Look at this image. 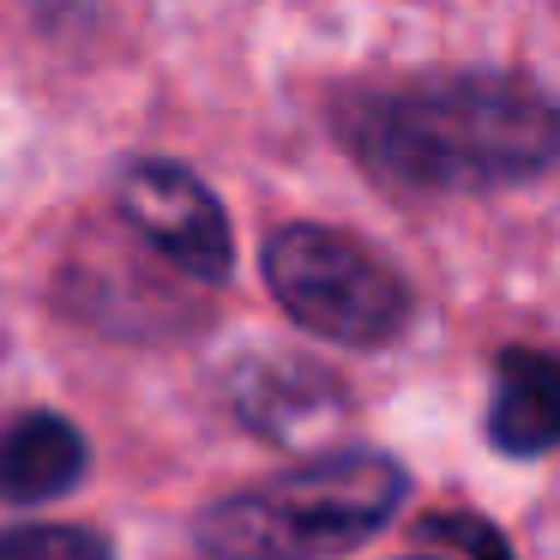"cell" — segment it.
Returning <instances> with one entry per match:
<instances>
[{
    "label": "cell",
    "mask_w": 560,
    "mask_h": 560,
    "mask_svg": "<svg viewBox=\"0 0 560 560\" xmlns=\"http://www.w3.org/2000/svg\"><path fill=\"white\" fill-rule=\"evenodd\" d=\"M362 170L416 194H482L555 163V109L530 79L440 73L410 85H355L331 109Z\"/></svg>",
    "instance_id": "1"
},
{
    "label": "cell",
    "mask_w": 560,
    "mask_h": 560,
    "mask_svg": "<svg viewBox=\"0 0 560 560\" xmlns=\"http://www.w3.org/2000/svg\"><path fill=\"white\" fill-rule=\"evenodd\" d=\"M404 470L386 452H326L199 512L194 536L211 560H338L392 524Z\"/></svg>",
    "instance_id": "2"
},
{
    "label": "cell",
    "mask_w": 560,
    "mask_h": 560,
    "mask_svg": "<svg viewBox=\"0 0 560 560\" xmlns=\"http://www.w3.org/2000/svg\"><path fill=\"white\" fill-rule=\"evenodd\" d=\"M266 283L295 326L343 350H380L410 326V283L368 242L331 223H283L266 235Z\"/></svg>",
    "instance_id": "3"
},
{
    "label": "cell",
    "mask_w": 560,
    "mask_h": 560,
    "mask_svg": "<svg viewBox=\"0 0 560 560\" xmlns=\"http://www.w3.org/2000/svg\"><path fill=\"white\" fill-rule=\"evenodd\" d=\"M121 211L187 278L199 283L230 278V259H235L230 218H223V206L211 199V187L194 170H182L170 158H133L121 170Z\"/></svg>",
    "instance_id": "4"
},
{
    "label": "cell",
    "mask_w": 560,
    "mask_h": 560,
    "mask_svg": "<svg viewBox=\"0 0 560 560\" xmlns=\"http://www.w3.org/2000/svg\"><path fill=\"white\" fill-rule=\"evenodd\" d=\"M230 404L259 440L302 446V440L326 434L338 422L343 392L314 362H295V355H247L230 374Z\"/></svg>",
    "instance_id": "5"
},
{
    "label": "cell",
    "mask_w": 560,
    "mask_h": 560,
    "mask_svg": "<svg viewBox=\"0 0 560 560\" xmlns=\"http://www.w3.org/2000/svg\"><path fill=\"white\" fill-rule=\"evenodd\" d=\"M85 476V434L55 410H31L0 434V500L43 506Z\"/></svg>",
    "instance_id": "6"
},
{
    "label": "cell",
    "mask_w": 560,
    "mask_h": 560,
    "mask_svg": "<svg viewBox=\"0 0 560 560\" xmlns=\"http://www.w3.org/2000/svg\"><path fill=\"white\" fill-rule=\"evenodd\" d=\"M488 440L506 458H542L560 440V386L542 350H506L488 404Z\"/></svg>",
    "instance_id": "7"
},
{
    "label": "cell",
    "mask_w": 560,
    "mask_h": 560,
    "mask_svg": "<svg viewBox=\"0 0 560 560\" xmlns=\"http://www.w3.org/2000/svg\"><path fill=\"white\" fill-rule=\"evenodd\" d=\"M0 560H115V548L85 524H13L0 530Z\"/></svg>",
    "instance_id": "8"
},
{
    "label": "cell",
    "mask_w": 560,
    "mask_h": 560,
    "mask_svg": "<svg viewBox=\"0 0 560 560\" xmlns=\"http://www.w3.org/2000/svg\"><path fill=\"white\" fill-rule=\"evenodd\" d=\"M422 536L428 542H458V548H470L476 560H512L506 536H500L488 518H476V512H440V518L422 524Z\"/></svg>",
    "instance_id": "9"
}]
</instances>
